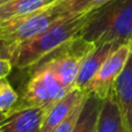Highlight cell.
I'll return each instance as SVG.
<instances>
[{
  "label": "cell",
  "instance_id": "3",
  "mask_svg": "<svg viewBox=\"0 0 132 132\" xmlns=\"http://www.w3.org/2000/svg\"><path fill=\"white\" fill-rule=\"evenodd\" d=\"M94 46L95 44L85 41L81 37H77L48 55L30 70H49L65 88L70 89L74 87L82 62Z\"/></svg>",
  "mask_w": 132,
  "mask_h": 132
},
{
  "label": "cell",
  "instance_id": "14",
  "mask_svg": "<svg viewBox=\"0 0 132 132\" xmlns=\"http://www.w3.org/2000/svg\"><path fill=\"white\" fill-rule=\"evenodd\" d=\"M111 0H59L58 5L66 15L89 13Z\"/></svg>",
  "mask_w": 132,
  "mask_h": 132
},
{
  "label": "cell",
  "instance_id": "20",
  "mask_svg": "<svg viewBox=\"0 0 132 132\" xmlns=\"http://www.w3.org/2000/svg\"><path fill=\"white\" fill-rule=\"evenodd\" d=\"M7 1H9V0H0V5L5 4V2H7Z\"/></svg>",
  "mask_w": 132,
  "mask_h": 132
},
{
  "label": "cell",
  "instance_id": "22",
  "mask_svg": "<svg viewBox=\"0 0 132 132\" xmlns=\"http://www.w3.org/2000/svg\"><path fill=\"white\" fill-rule=\"evenodd\" d=\"M125 132H128V131H126V129H125Z\"/></svg>",
  "mask_w": 132,
  "mask_h": 132
},
{
  "label": "cell",
  "instance_id": "8",
  "mask_svg": "<svg viewBox=\"0 0 132 132\" xmlns=\"http://www.w3.org/2000/svg\"><path fill=\"white\" fill-rule=\"evenodd\" d=\"M87 94L77 87H72L62 98L52 104L45 112L41 132H51L85 100Z\"/></svg>",
  "mask_w": 132,
  "mask_h": 132
},
{
  "label": "cell",
  "instance_id": "7",
  "mask_svg": "<svg viewBox=\"0 0 132 132\" xmlns=\"http://www.w3.org/2000/svg\"><path fill=\"white\" fill-rule=\"evenodd\" d=\"M45 112L39 107L13 108L0 123V132H41Z\"/></svg>",
  "mask_w": 132,
  "mask_h": 132
},
{
  "label": "cell",
  "instance_id": "13",
  "mask_svg": "<svg viewBox=\"0 0 132 132\" xmlns=\"http://www.w3.org/2000/svg\"><path fill=\"white\" fill-rule=\"evenodd\" d=\"M101 107L102 98L92 93L87 94L73 132H95Z\"/></svg>",
  "mask_w": 132,
  "mask_h": 132
},
{
  "label": "cell",
  "instance_id": "12",
  "mask_svg": "<svg viewBox=\"0 0 132 132\" xmlns=\"http://www.w3.org/2000/svg\"><path fill=\"white\" fill-rule=\"evenodd\" d=\"M59 0H9L0 5V24L29 15Z\"/></svg>",
  "mask_w": 132,
  "mask_h": 132
},
{
  "label": "cell",
  "instance_id": "11",
  "mask_svg": "<svg viewBox=\"0 0 132 132\" xmlns=\"http://www.w3.org/2000/svg\"><path fill=\"white\" fill-rule=\"evenodd\" d=\"M95 132H125L123 116L114 93L102 100Z\"/></svg>",
  "mask_w": 132,
  "mask_h": 132
},
{
  "label": "cell",
  "instance_id": "2",
  "mask_svg": "<svg viewBox=\"0 0 132 132\" xmlns=\"http://www.w3.org/2000/svg\"><path fill=\"white\" fill-rule=\"evenodd\" d=\"M79 37L95 44L132 41V0H111L94 9Z\"/></svg>",
  "mask_w": 132,
  "mask_h": 132
},
{
  "label": "cell",
  "instance_id": "21",
  "mask_svg": "<svg viewBox=\"0 0 132 132\" xmlns=\"http://www.w3.org/2000/svg\"><path fill=\"white\" fill-rule=\"evenodd\" d=\"M129 45H130V49H131V52H132V41L129 43Z\"/></svg>",
  "mask_w": 132,
  "mask_h": 132
},
{
  "label": "cell",
  "instance_id": "6",
  "mask_svg": "<svg viewBox=\"0 0 132 132\" xmlns=\"http://www.w3.org/2000/svg\"><path fill=\"white\" fill-rule=\"evenodd\" d=\"M130 55L131 49L129 44H123L110 53L97 73L85 87V93H92L102 100L108 97L112 93L115 82L123 71Z\"/></svg>",
  "mask_w": 132,
  "mask_h": 132
},
{
  "label": "cell",
  "instance_id": "1",
  "mask_svg": "<svg viewBox=\"0 0 132 132\" xmlns=\"http://www.w3.org/2000/svg\"><path fill=\"white\" fill-rule=\"evenodd\" d=\"M92 13L93 11L79 15H66L37 36L19 44L11 60L13 67L30 70L51 52L79 37Z\"/></svg>",
  "mask_w": 132,
  "mask_h": 132
},
{
  "label": "cell",
  "instance_id": "5",
  "mask_svg": "<svg viewBox=\"0 0 132 132\" xmlns=\"http://www.w3.org/2000/svg\"><path fill=\"white\" fill-rule=\"evenodd\" d=\"M71 89V88H70ZM45 68L31 70V75L26 84L21 96L14 108L39 107L46 110L70 90Z\"/></svg>",
  "mask_w": 132,
  "mask_h": 132
},
{
  "label": "cell",
  "instance_id": "17",
  "mask_svg": "<svg viewBox=\"0 0 132 132\" xmlns=\"http://www.w3.org/2000/svg\"><path fill=\"white\" fill-rule=\"evenodd\" d=\"M18 46L13 43L6 41V39L0 37V59H9L12 60Z\"/></svg>",
  "mask_w": 132,
  "mask_h": 132
},
{
  "label": "cell",
  "instance_id": "15",
  "mask_svg": "<svg viewBox=\"0 0 132 132\" xmlns=\"http://www.w3.org/2000/svg\"><path fill=\"white\" fill-rule=\"evenodd\" d=\"M19 101V94L6 78L0 79V111L8 112Z\"/></svg>",
  "mask_w": 132,
  "mask_h": 132
},
{
  "label": "cell",
  "instance_id": "10",
  "mask_svg": "<svg viewBox=\"0 0 132 132\" xmlns=\"http://www.w3.org/2000/svg\"><path fill=\"white\" fill-rule=\"evenodd\" d=\"M121 45L123 44L116 43V42H109V43H102L94 46V49L87 55V57L82 62L78 77L75 79L74 86L84 92L85 87L97 73L104 60L109 57L110 53H112Z\"/></svg>",
  "mask_w": 132,
  "mask_h": 132
},
{
  "label": "cell",
  "instance_id": "4",
  "mask_svg": "<svg viewBox=\"0 0 132 132\" xmlns=\"http://www.w3.org/2000/svg\"><path fill=\"white\" fill-rule=\"evenodd\" d=\"M64 16L66 14L62 11L57 1L29 15L0 24V37L18 46L22 42L41 34Z\"/></svg>",
  "mask_w": 132,
  "mask_h": 132
},
{
  "label": "cell",
  "instance_id": "16",
  "mask_svg": "<svg viewBox=\"0 0 132 132\" xmlns=\"http://www.w3.org/2000/svg\"><path fill=\"white\" fill-rule=\"evenodd\" d=\"M82 104H84V101L68 115L67 117L60 124H58L55 129H53L51 132H73L74 130V126L77 124V121L79 118V115H80V111H81V108H82Z\"/></svg>",
  "mask_w": 132,
  "mask_h": 132
},
{
  "label": "cell",
  "instance_id": "9",
  "mask_svg": "<svg viewBox=\"0 0 132 132\" xmlns=\"http://www.w3.org/2000/svg\"><path fill=\"white\" fill-rule=\"evenodd\" d=\"M112 93L122 112L126 131L132 132V52L115 82Z\"/></svg>",
  "mask_w": 132,
  "mask_h": 132
},
{
  "label": "cell",
  "instance_id": "18",
  "mask_svg": "<svg viewBox=\"0 0 132 132\" xmlns=\"http://www.w3.org/2000/svg\"><path fill=\"white\" fill-rule=\"evenodd\" d=\"M13 70V64L9 59H0V79L6 78Z\"/></svg>",
  "mask_w": 132,
  "mask_h": 132
},
{
  "label": "cell",
  "instance_id": "19",
  "mask_svg": "<svg viewBox=\"0 0 132 132\" xmlns=\"http://www.w3.org/2000/svg\"><path fill=\"white\" fill-rule=\"evenodd\" d=\"M5 116H6V112H2V111H0V123H1V121L5 118Z\"/></svg>",
  "mask_w": 132,
  "mask_h": 132
}]
</instances>
